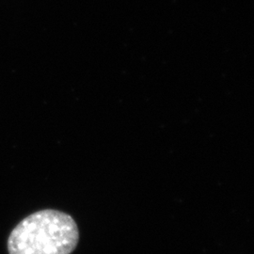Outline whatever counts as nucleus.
Instances as JSON below:
<instances>
[{
    "label": "nucleus",
    "mask_w": 254,
    "mask_h": 254,
    "mask_svg": "<svg viewBox=\"0 0 254 254\" xmlns=\"http://www.w3.org/2000/svg\"><path fill=\"white\" fill-rule=\"evenodd\" d=\"M79 240L70 215L46 209L24 218L8 239L9 254H71Z\"/></svg>",
    "instance_id": "1"
}]
</instances>
